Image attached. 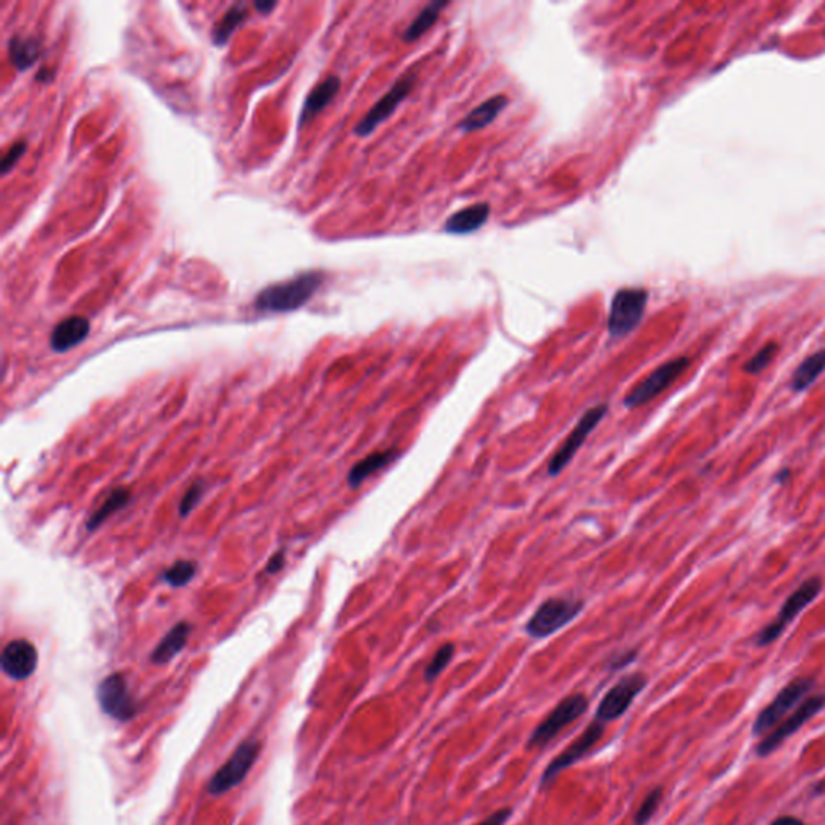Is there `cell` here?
I'll use <instances>...</instances> for the list:
<instances>
[{
  "label": "cell",
  "mask_w": 825,
  "mask_h": 825,
  "mask_svg": "<svg viewBox=\"0 0 825 825\" xmlns=\"http://www.w3.org/2000/svg\"><path fill=\"white\" fill-rule=\"evenodd\" d=\"M646 684H648V679L642 672H635V674H629L626 677H623L616 685L607 690V695L603 697L599 705L595 719L607 724V722L624 716L635 699L646 687Z\"/></svg>",
  "instance_id": "ba28073f"
},
{
  "label": "cell",
  "mask_w": 825,
  "mask_h": 825,
  "mask_svg": "<svg viewBox=\"0 0 825 825\" xmlns=\"http://www.w3.org/2000/svg\"><path fill=\"white\" fill-rule=\"evenodd\" d=\"M825 707V695H816L811 699H805L797 711L787 717L782 724L774 729V732L766 735L761 740V744L756 746V752L760 756H769L771 752H775L780 745L783 744L789 737L798 732L801 727L806 724L811 717L816 716L817 713Z\"/></svg>",
  "instance_id": "4fadbf2b"
},
{
  "label": "cell",
  "mask_w": 825,
  "mask_h": 825,
  "mask_svg": "<svg viewBox=\"0 0 825 825\" xmlns=\"http://www.w3.org/2000/svg\"><path fill=\"white\" fill-rule=\"evenodd\" d=\"M661 799L662 789L658 787V789L652 790V791H650V793L645 797V799L642 801L640 807L637 809V813H635L634 817V824L646 825V822H648V821H650V819L654 816V813H656V809H658V806H660Z\"/></svg>",
  "instance_id": "f1b7e54d"
},
{
  "label": "cell",
  "mask_w": 825,
  "mask_h": 825,
  "mask_svg": "<svg viewBox=\"0 0 825 825\" xmlns=\"http://www.w3.org/2000/svg\"><path fill=\"white\" fill-rule=\"evenodd\" d=\"M775 352H777V345L775 344H768L766 347H762L761 350L754 355L748 363L745 364V371L750 372V374H758L762 370H766L774 360Z\"/></svg>",
  "instance_id": "f546056e"
},
{
  "label": "cell",
  "mask_w": 825,
  "mask_h": 825,
  "mask_svg": "<svg viewBox=\"0 0 825 825\" xmlns=\"http://www.w3.org/2000/svg\"><path fill=\"white\" fill-rule=\"evenodd\" d=\"M9 55L11 64L23 72L36 64L41 55V41L37 37L13 36L9 42Z\"/></svg>",
  "instance_id": "7402d4cb"
},
{
  "label": "cell",
  "mask_w": 825,
  "mask_h": 825,
  "mask_svg": "<svg viewBox=\"0 0 825 825\" xmlns=\"http://www.w3.org/2000/svg\"><path fill=\"white\" fill-rule=\"evenodd\" d=\"M825 371V350H821L817 354L807 356L803 363L799 364L797 371L791 376V384L790 387L793 392H805L809 389L817 378Z\"/></svg>",
  "instance_id": "603a6c76"
},
{
  "label": "cell",
  "mask_w": 825,
  "mask_h": 825,
  "mask_svg": "<svg viewBox=\"0 0 825 825\" xmlns=\"http://www.w3.org/2000/svg\"><path fill=\"white\" fill-rule=\"evenodd\" d=\"M507 105H508V97L507 95H493L485 102H482L481 105L472 110L471 113H468V117L460 121L458 127L462 129V133H472V131L484 129V127L489 126L490 123L495 121L500 113L507 109Z\"/></svg>",
  "instance_id": "d6986e66"
},
{
  "label": "cell",
  "mask_w": 825,
  "mask_h": 825,
  "mask_svg": "<svg viewBox=\"0 0 825 825\" xmlns=\"http://www.w3.org/2000/svg\"><path fill=\"white\" fill-rule=\"evenodd\" d=\"M395 460H397V452L392 450V448L384 450V452H374V454L368 455L366 458L356 462L354 468L350 470L348 476H347V482H348V485L352 489H356L374 472L381 471Z\"/></svg>",
  "instance_id": "44dd1931"
},
{
  "label": "cell",
  "mask_w": 825,
  "mask_h": 825,
  "mask_svg": "<svg viewBox=\"0 0 825 825\" xmlns=\"http://www.w3.org/2000/svg\"><path fill=\"white\" fill-rule=\"evenodd\" d=\"M454 656L455 645H442V646L437 650L436 654H434L432 661L427 664L426 671H424V679H426V682L432 684V682L445 671V668L454 660Z\"/></svg>",
  "instance_id": "83f0119b"
},
{
  "label": "cell",
  "mask_w": 825,
  "mask_h": 825,
  "mask_svg": "<svg viewBox=\"0 0 825 825\" xmlns=\"http://www.w3.org/2000/svg\"><path fill=\"white\" fill-rule=\"evenodd\" d=\"M260 746L262 745L255 738H248L244 744L239 745V748L229 758V761L213 775V779L210 780V795H215V797L223 795L237 787L254 768L255 760L260 752Z\"/></svg>",
  "instance_id": "8992f818"
},
{
  "label": "cell",
  "mask_w": 825,
  "mask_h": 825,
  "mask_svg": "<svg viewBox=\"0 0 825 825\" xmlns=\"http://www.w3.org/2000/svg\"><path fill=\"white\" fill-rule=\"evenodd\" d=\"M192 626L189 623H180L172 627L168 634L164 635V640L157 645L150 660L155 664H166L172 661V658L178 653H181L184 646L187 644V638L191 634Z\"/></svg>",
  "instance_id": "ffe728a7"
},
{
  "label": "cell",
  "mask_w": 825,
  "mask_h": 825,
  "mask_svg": "<svg viewBox=\"0 0 825 825\" xmlns=\"http://www.w3.org/2000/svg\"><path fill=\"white\" fill-rule=\"evenodd\" d=\"M607 403H600V405H595V407L587 409L582 415L579 423L572 429L571 434L562 442L560 450L554 455V458L548 462V476L554 477V476L561 474L562 470L572 462L574 455L581 450V447L585 442V439L590 436V432L599 426L603 417L607 416Z\"/></svg>",
  "instance_id": "30bf717a"
},
{
  "label": "cell",
  "mask_w": 825,
  "mask_h": 825,
  "mask_svg": "<svg viewBox=\"0 0 825 825\" xmlns=\"http://www.w3.org/2000/svg\"><path fill=\"white\" fill-rule=\"evenodd\" d=\"M445 7H448V2H444V0H436V2L427 4L426 7L419 11L416 19H413L409 29L403 33L401 39L405 42H413L423 34H426L427 31L436 25L437 19L440 17V11Z\"/></svg>",
  "instance_id": "cb8c5ba5"
},
{
  "label": "cell",
  "mask_w": 825,
  "mask_h": 825,
  "mask_svg": "<svg viewBox=\"0 0 825 825\" xmlns=\"http://www.w3.org/2000/svg\"><path fill=\"white\" fill-rule=\"evenodd\" d=\"M129 499H131V493H129V490H113V492L110 493L109 497H107V500H105V503H103V505H102V507H100V508L97 509L95 513H94V516L89 519V523H88V529H89V531L97 529V527H99L100 524H102V523L107 519V517L111 516L113 513H117V511H119V509L123 508V507H126Z\"/></svg>",
  "instance_id": "484cf974"
},
{
  "label": "cell",
  "mask_w": 825,
  "mask_h": 825,
  "mask_svg": "<svg viewBox=\"0 0 825 825\" xmlns=\"http://www.w3.org/2000/svg\"><path fill=\"white\" fill-rule=\"evenodd\" d=\"M648 302V292L642 287H626L615 294L607 317V332L611 339L630 334L640 325Z\"/></svg>",
  "instance_id": "7a4b0ae2"
},
{
  "label": "cell",
  "mask_w": 825,
  "mask_h": 825,
  "mask_svg": "<svg viewBox=\"0 0 825 825\" xmlns=\"http://www.w3.org/2000/svg\"><path fill=\"white\" fill-rule=\"evenodd\" d=\"M511 813H513V811H511L509 807H503V809L495 811L493 814H490L487 819H484L481 824L477 825H505V822L511 817Z\"/></svg>",
  "instance_id": "836d02e7"
},
{
  "label": "cell",
  "mask_w": 825,
  "mask_h": 825,
  "mask_svg": "<svg viewBox=\"0 0 825 825\" xmlns=\"http://www.w3.org/2000/svg\"><path fill=\"white\" fill-rule=\"evenodd\" d=\"M339 89H340V80L337 76H329L325 81L319 82L317 88L309 92V97L303 103V109L300 113L299 126H303L307 121L315 118L321 110L326 109L336 97Z\"/></svg>",
  "instance_id": "ac0fdd59"
},
{
  "label": "cell",
  "mask_w": 825,
  "mask_h": 825,
  "mask_svg": "<svg viewBox=\"0 0 825 825\" xmlns=\"http://www.w3.org/2000/svg\"><path fill=\"white\" fill-rule=\"evenodd\" d=\"M585 603L576 599H548L537 607L527 621L526 634L532 638H545L556 634L579 616Z\"/></svg>",
  "instance_id": "3957f363"
},
{
  "label": "cell",
  "mask_w": 825,
  "mask_h": 825,
  "mask_svg": "<svg viewBox=\"0 0 825 825\" xmlns=\"http://www.w3.org/2000/svg\"><path fill=\"white\" fill-rule=\"evenodd\" d=\"M205 492V484L203 482H195L192 484L189 490L184 493L182 497L181 503H180V516L186 517L189 516L192 509L197 507L202 495Z\"/></svg>",
  "instance_id": "4dcf8cb0"
},
{
  "label": "cell",
  "mask_w": 825,
  "mask_h": 825,
  "mask_svg": "<svg viewBox=\"0 0 825 825\" xmlns=\"http://www.w3.org/2000/svg\"><path fill=\"white\" fill-rule=\"evenodd\" d=\"M2 671L10 679L25 680L31 677L37 668V650L34 645L25 638H17L5 645L2 658Z\"/></svg>",
  "instance_id": "9a60e30c"
},
{
  "label": "cell",
  "mask_w": 825,
  "mask_h": 825,
  "mask_svg": "<svg viewBox=\"0 0 825 825\" xmlns=\"http://www.w3.org/2000/svg\"><path fill=\"white\" fill-rule=\"evenodd\" d=\"M416 78L415 68L409 73L403 74L399 81L390 88L389 92L381 100H378L376 105L364 115V118L355 126V134L366 137L374 133L376 127L384 123L395 110L399 109L400 103L415 88Z\"/></svg>",
  "instance_id": "8fae6325"
},
{
  "label": "cell",
  "mask_w": 825,
  "mask_h": 825,
  "mask_svg": "<svg viewBox=\"0 0 825 825\" xmlns=\"http://www.w3.org/2000/svg\"><path fill=\"white\" fill-rule=\"evenodd\" d=\"M247 19V7L244 4H236L231 9L227 10L226 15L221 19L219 23L211 33V39L215 46H225L229 37L236 31L237 27Z\"/></svg>",
  "instance_id": "d4e9b609"
},
{
  "label": "cell",
  "mask_w": 825,
  "mask_h": 825,
  "mask_svg": "<svg viewBox=\"0 0 825 825\" xmlns=\"http://www.w3.org/2000/svg\"><path fill=\"white\" fill-rule=\"evenodd\" d=\"M689 358L685 356H679L676 360L661 364L648 378H645L644 381L637 384L634 389L630 390V393L624 399V405L627 409H632L648 403L650 400L658 397L661 392L677 381L680 374L689 368Z\"/></svg>",
  "instance_id": "9c48e42d"
},
{
  "label": "cell",
  "mask_w": 825,
  "mask_h": 825,
  "mask_svg": "<svg viewBox=\"0 0 825 825\" xmlns=\"http://www.w3.org/2000/svg\"><path fill=\"white\" fill-rule=\"evenodd\" d=\"M635 658H637V652H635V650H630V652H626V653H621L619 656L611 658V661L607 662V668L613 669V671L623 669V668H626L630 662L634 661Z\"/></svg>",
  "instance_id": "d6a6232c"
},
{
  "label": "cell",
  "mask_w": 825,
  "mask_h": 825,
  "mask_svg": "<svg viewBox=\"0 0 825 825\" xmlns=\"http://www.w3.org/2000/svg\"><path fill=\"white\" fill-rule=\"evenodd\" d=\"M255 7H256V10H260L264 15H268L278 7V4L276 2H256Z\"/></svg>",
  "instance_id": "8d00e7d4"
},
{
  "label": "cell",
  "mask_w": 825,
  "mask_h": 825,
  "mask_svg": "<svg viewBox=\"0 0 825 825\" xmlns=\"http://www.w3.org/2000/svg\"><path fill=\"white\" fill-rule=\"evenodd\" d=\"M91 323L84 317H68L54 327L50 334V347L57 354H64L81 344L89 336Z\"/></svg>",
  "instance_id": "2e32d148"
},
{
  "label": "cell",
  "mask_w": 825,
  "mask_h": 825,
  "mask_svg": "<svg viewBox=\"0 0 825 825\" xmlns=\"http://www.w3.org/2000/svg\"><path fill=\"white\" fill-rule=\"evenodd\" d=\"M603 734H605V724L595 719V721L579 735V738H577L574 744L569 745L560 756H556L554 761L546 766V769H545L544 774H542L540 785H542V787H548L562 771H566L568 768H571L572 764H576L579 760H582L595 745L599 744Z\"/></svg>",
  "instance_id": "5bb4252c"
},
{
  "label": "cell",
  "mask_w": 825,
  "mask_h": 825,
  "mask_svg": "<svg viewBox=\"0 0 825 825\" xmlns=\"http://www.w3.org/2000/svg\"><path fill=\"white\" fill-rule=\"evenodd\" d=\"M195 571H197L195 562L191 560H182V561L174 562L170 569L164 572V579L172 587H184L194 579Z\"/></svg>",
  "instance_id": "4316f807"
},
{
  "label": "cell",
  "mask_w": 825,
  "mask_h": 825,
  "mask_svg": "<svg viewBox=\"0 0 825 825\" xmlns=\"http://www.w3.org/2000/svg\"><path fill=\"white\" fill-rule=\"evenodd\" d=\"M589 707V699L582 693H572L569 697L560 701L554 711L545 717L544 721L535 729L529 742L527 748H544L545 745L554 742L556 735L561 732L562 729L577 721L579 717L584 716V713Z\"/></svg>",
  "instance_id": "277c9868"
},
{
  "label": "cell",
  "mask_w": 825,
  "mask_h": 825,
  "mask_svg": "<svg viewBox=\"0 0 825 825\" xmlns=\"http://www.w3.org/2000/svg\"><path fill=\"white\" fill-rule=\"evenodd\" d=\"M284 560H286V554H284V552H278V554L272 556L270 562H268V566H266L264 572H266V574H276V572L281 571L282 568H284V562H286Z\"/></svg>",
  "instance_id": "e575fe53"
},
{
  "label": "cell",
  "mask_w": 825,
  "mask_h": 825,
  "mask_svg": "<svg viewBox=\"0 0 825 825\" xmlns=\"http://www.w3.org/2000/svg\"><path fill=\"white\" fill-rule=\"evenodd\" d=\"M490 218L489 203H474L456 211L445 223L444 231L450 236H466L479 231Z\"/></svg>",
  "instance_id": "e0dca14e"
},
{
  "label": "cell",
  "mask_w": 825,
  "mask_h": 825,
  "mask_svg": "<svg viewBox=\"0 0 825 825\" xmlns=\"http://www.w3.org/2000/svg\"><path fill=\"white\" fill-rule=\"evenodd\" d=\"M771 825H806L798 817L782 816L777 817Z\"/></svg>",
  "instance_id": "d590c367"
},
{
  "label": "cell",
  "mask_w": 825,
  "mask_h": 825,
  "mask_svg": "<svg viewBox=\"0 0 825 825\" xmlns=\"http://www.w3.org/2000/svg\"><path fill=\"white\" fill-rule=\"evenodd\" d=\"M821 590H822V581L819 577H811V579L803 582L798 589L795 590L789 599L785 600V603L780 607L777 617L772 621L769 626L764 627L761 632L758 634L756 644L760 645V646H768L772 642H775L782 635V632L787 629L790 623L798 616L799 613L807 605H811L817 599Z\"/></svg>",
  "instance_id": "5b68a950"
},
{
  "label": "cell",
  "mask_w": 825,
  "mask_h": 825,
  "mask_svg": "<svg viewBox=\"0 0 825 825\" xmlns=\"http://www.w3.org/2000/svg\"><path fill=\"white\" fill-rule=\"evenodd\" d=\"M97 699L102 711L121 722H127L137 714V703L127 690L123 674H111L102 680L97 687Z\"/></svg>",
  "instance_id": "7c38bea8"
},
{
  "label": "cell",
  "mask_w": 825,
  "mask_h": 825,
  "mask_svg": "<svg viewBox=\"0 0 825 825\" xmlns=\"http://www.w3.org/2000/svg\"><path fill=\"white\" fill-rule=\"evenodd\" d=\"M323 279V272L307 271L292 278L289 281L268 286L256 295L255 309L268 313L295 311L317 294Z\"/></svg>",
  "instance_id": "6da1fadb"
},
{
  "label": "cell",
  "mask_w": 825,
  "mask_h": 825,
  "mask_svg": "<svg viewBox=\"0 0 825 825\" xmlns=\"http://www.w3.org/2000/svg\"><path fill=\"white\" fill-rule=\"evenodd\" d=\"M25 152H27V142L25 141H19L17 144L10 147L9 150L4 155V158H2V164H0L2 174L11 172L13 166L21 160V157L25 155Z\"/></svg>",
  "instance_id": "1f68e13d"
},
{
  "label": "cell",
  "mask_w": 825,
  "mask_h": 825,
  "mask_svg": "<svg viewBox=\"0 0 825 825\" xmlns=\"http://www.w3.org/2000/svg\"><path fill=\"white\" fill-rule=\"evenodd\" d=\"M813 687H814V680L811 677H801V679L790 682L789 685L780 690L777 697L758 714L752 724V734H766L769 729L777 726L780 719L785 716L791 707H797Z\"/></svg>",
  "instance_id": "52a82bcc"
}]
</instances>
